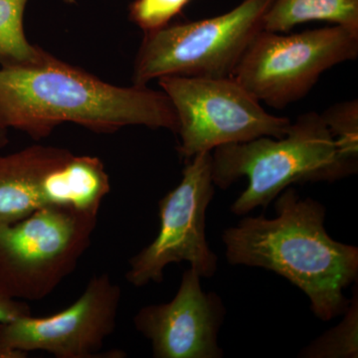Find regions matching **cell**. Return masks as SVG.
Here are the masks:
<instances>
[{"label":"cell","instance_id":"obj_6","mask_svg":"<svg viewBox=\"0 0 358 358\" xmlns=\"http://www.w3.org/2000/svg\"><path fill=\"white\" fill-rule=\"evenodd\" d=\"M159 85L176 110L178 152L185 160L228 143L281 138L291 127L288 117L268 114L232 77L166 76Z\"/></svg>","mask_w":358,"mask_h":358},{"label":"cell","instance_id":"obj_13","mask_svg":"<svg viewBox=\"0 0 358 358\" xmlns=\"http://www.w3.org/2000/svg\"><path fill=\"white\" fill-rule=\"evenodd\" d=\"M29 0H0V65L29 64L46 51L30 43L24 30V13Z\"/></svg>","mask_w":358,"mask_h":358},{"label":"cell","instance_id":"obj_2","mask_svg":"<svg viewBox=\"0 0 358 358\" xmlns=\"http://www.w3.org/2000/svg\"><path fill=\"white\" fill-rule=\"evenodd\" d=\"M275 203V218L246 217L224 230L228 263L286 278L310 299L320 320L343 315L350 301L343 289L357 281V247L329 236L324 205L301 199L294 188H286Z\"/></svg>","mask_w":358,"mask_h":358},{"label":"cell","instance_id":"obj_5","mask_svg":"<svg viewBox=\"0 0 358 358\" xmlns=\"http://www.w3.org/2000/svg\"><path fill=\"white\" fill-rule=\"evenodd\" d=\"M96 223V214L46 206L0 225V288L22 301L50 296L91 246Z\"/></svg>","mask_w":358,"mask_h":358},{"label":"cell","instance_id":"obj_14","mask_svg":"<svg viewBox=\"0 0 358 358\" xmlns=\"http://www.w3.org/2000/svg\"><path fill=\"white\" fill-rule=\"evenodd\" d=\"M343 315L345 319L334 329L315 339L303 348L301 357L357 358L358 357L357 287Z\"/></svg>","mask_w":358,"mask_h":358},{"label":"cell","instance_id":"obj_12","mask_svg":"<svg viewBox=\"0 0 358 358\" xmlns=\"http://www.w3.org/2000/svg\"><path fill=\"white\" fill-rule=\"evenodd\" d=\"M310 21L343 26L358 35V0H274L264 16L263 30L287 33Z\"/></svg>","mask_w":358,"mask_h":358},{"label":"cell","instance_id":"obj_11","mask_svg":"<svg viewBox=\"0 0 358 358\" xmlns=\"http://www.w3.org/2000/svg\"><path fill=\"white\" fill-rule=\"evenodd\" d=\"M72 152L30 145L0 155V225L17 222L46 206H60L63 169Z\"/></svg>","mask_w":358,"mask_h":358},{"label":"cell","instance_id":"obj_9","mask_svg":"<svg viewBox=\"0 0 358 358\" xmlns=\"http://www.w3.org/2000/svg\"><path fill=\"white\" fill-rule=\"evenodd\" d=\"M122 289L109 275H95L72 305L47 317L24 315L0 324V358L45 352L57 358L100 357L115 333Z\"/></svg>","mask_w":358,"mask_h":358},{"label":"cell","instance_id":"obj_10","mask_svg":"<svg viewBox=\"0 0 358 358\" xmlns=\"http://www.w3.org/2000/svg\"><path fill=\"white\" fill-rule=\"evenodd\" d=\"M200 279L188 268L173 300L145 306L134 315V327L150 341L154 357H223L218 334L226 308L217 294L203 291Z\"/></svg>","mask_w":358,"mask_h":358},{"label":"cell","instance_id":"obj_1","mask_svg":"<svg viewBox=\"0 0 358 358\" xmlns=\"http://www.w3.org/2000/svg\"><path fill=\"white\" fill-rule=\"evenodd\" d=\"M71 122L96 133L131 126L178 131V117L164 92L120 87L54 57L0 68V124L39 141Z\"/></svg>","mask_w":358,"mask_h":358},{"label":"cell","instance_id":"obj_18","mask_svg":"<svg viewBox=\"0 0 358 358\" xmlns=\"http://www.w3.org/2000/svg\"><path fill=\"white\" fill-rule=\"evenodd\" d=\"M8 143V129L0 124V148L6 147Z\"/></svg>","mask_w":358,"mask_h":358},{"label":"cell","instance_id":"obj_7","mask_svg":"<svg viewBox=\"0 0 358 358\" xmlns=\"http://www.w3.org/2000/svg\"><path fill=\"white\" fill-rule=\"evenodd\" d=\"M357 55L358 35L343 26L294 34L262 30L232 78L259 102L281 110L307 96L326 71Z\"/></svg>","mask_w":358,"mask_h":358},{"label":"cell","instance_id":"obj_4","mask_svg":"<svg viewBox=\"0 0 358 358\" xmlns=\"http://www.w3.org/2000/svg\"><path fill=\"white\" fill-rule=\"evenodd\" d=\"M274 0H243L228 13L145 33L134 64L133 83L166 76L232 77Z\"/></svg>","mask_w":358,"mask_h":358},{"label":"cell","instance_id":"obj_19","mask_svg":"<svg viewBox=\"0 0 358 358\" xmlns=\"http://www.w3.org/2000/svg\"><path fill=\"white\" fill-rule=\"evenodd\" d=\"M66 4H74L76 3L77 0H62Z\"/></svg>","mask_w":358,"mask_h":358},{"label":"cell","instance_id":"obj_15","mask_svg":"<svg viewBox=\"0 0 358 358\" xmlns=\"http://www.w3.org/2000/svg\"><path fill=\"white\" fill-rule=\"evenodd\" d=\"M339 150L348 159L358 157V103L348 101L329 108L322 114Z\"/></svg>","mask_w":358,"mask_h":358},{"label":"cell","instance_id":"obj_17","mask_svg":"<svg viewBox=\"0 0 358 358\" xmlns=\"http://www.w3.org/2000/svg\"><path fill=\"white\" fill-rule=\"evenodd\" d=\"M31 310L25 301L11 298L0 288V324L31 315Z\"/></svg>","mask_w":358,"mask_h":358},{"label":"cell","instance_id":"obj_8","mask_svg":"<svg viewBox=\"0 0 358 358\" xmlns=\"http://www.w3.org/2000/svg\"><path fill=\"white\" fill-rule=\"evenodd\" d=\"M211 152L186 160L182 179L159 202V230L152 243L129 261L126 280L136 288L160 284L171 264L188 262L201 278H211L218 258L206 240V212L214 194Z\"/></svg>","mask_w":358,"mask_h":358},{"label":"cell","instance_id":"obj_16","mask_svg":"<svg viewBox=\"0 0 358 358\" xmlns=\"http://www.w3.org/2000/svg\"><path fill=\"white\" fill-rule=\"evenodd\" d=\"M190 0H134L129 17L143 33L157 31L169 25Z\"/></svg>","mask_w":358,"mask_h":358},{"label":"cell","instance_id":"obj_3","mask_svg":"<svg viewBox=\"0 0 358 358\" xmlns=\"http://www.w3.org/2000/svg\"><path fill=\"white\" fill-rule=\"evenodd\" d=\"M211 155L216 187L227 189L241 178L248 180L231 206L235 215L266 208L294 183L333 182L357 171V160L341 152L322 114L315 112L301 115L281 138L228 143Z\"/></svg>","mask_w":358,"mask_h":358}]
</instances>
